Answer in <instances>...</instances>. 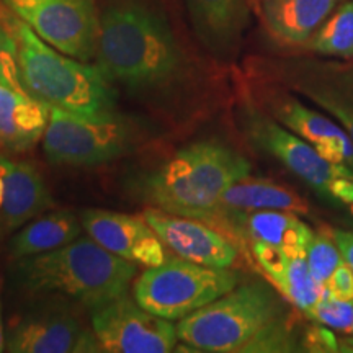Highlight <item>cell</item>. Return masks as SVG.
Instances as JSON below:
<instances>
[{
  "label": "cell",
  "instance_id": "obj_2",
  "mask_svg": "<svg viewBox=\"0 0 353 353\" xmlns=\"http://www.w3.org/2000/svg\"><path fill=\"white\" fill-rule=\"evenodd\" d=\"M95 57L110 81L136 94L164 90L183 72V54L170 26L139 3L101 13Z\"/></svg>",
  "mask_w": 353,
  "mask_h": 353
},
{
  "label": "cell",
  "instance_id": "obj_5",
  "mask_svg": "<svg viewBox=\"0 0 353 353\" xmlns=\"http://www.w3.org/2000/svg\"><path fill=\"white\" fill-rule=\"evenodd\" d=\"M136 275V263L112 254L90 236L15 263L17 281L25 290L61 294L87 309L121 296Z\"/></svg>",
  "mask_w": 353,
  "mask_h": 353
},
{
  "label": "cell",
  "instance_id": "obj_30",
  "mask_svg": "<svg viewBox=\"0 0 353 353\" xmlns=\"http://www.w3.org/2000/svg\"><path fill=\"white\" fill-rule=\"evenodd\" d=\"M332 234L334 241L337 242L339 249L345 259V262L353 268V231H347V229H339L332 228L329 229Z\"/></svg>",
  "mask_w": 353,
  "mask_h": 353
},
{
  "label": "cell",
  "instance_id": "obj_9",
  "mask_svg": "<svg viewBox=\"0 0 353 353\" xmlns=\"http://www.w3.org/2000/svg\"><path fill=\"white\" fill-rule=\"evenodd\" d=\"M242 128L255 148L272 156L329 203L335 182L352 170L347 165L325 161L314 145L286 130L268 113L250 105L242 110Z\"/></svg>",
  "mask_w": 353,
  "mask_h": 353
},
{
  "label": "cell",
  "instance_id": "obj_10",
  "mask_svg": "<svg viewBox=\"0 0 353 353\" xmlns=\"http://www.w3.org/2000/svg\"><path fill=\"white\" fill-rule=\"evenodd\" d=\"M6 350L12 353H99L103 352L92 324L63 298H51L10 327Z\"/></svg>",
  "mask_w": 353,
  "mask_h": 353
},
{
  "label": "cell",
  "instance_id": "obj_33",
  "mask_svg": "<svg viewBox=\"0 0 353 353\" xmlns=\"http://www.w3.org/2000/svg\"><path fill=\"white\" fill-rule=\"evenodd\" d=\"M343 221H345L348 229H352V231H353V206H350V208L345 210V216H343Z\"/></svg>",
  "mask_w": 353,
  "mask_h": 353
},
{
  "label": "cell",
  "instance_id": "obj_27",
  "mask_svg": "<svg viewBox=\"0 0 353 353\" xmlns=\"http://www.w3.org/2000/svg\"><path fill=\"white\" fill-rule=\"evenodd\" d=\"M0 83L17 88V90H23L20 82L19 46L3 17L2 3H0Z\"/></svg>",
  "mask_w": 353,
  "mask_h": 353
},
{
  "label": "cell",
  "instance_id": "obj_20",
  "mask_svg": "<svg viewBox=\"0 0 353 353\" xmlns=\"http://www.w3.org/2000/svg\"><path fill=\"white\" fill-rule=\"evenodd\" d=\"M51 107L23 90L0 83V145L20 152L43 139Z\"/></svg>",
  "mask_w": 353,
  "mask_h": 353
},
{
  "label": "cell",
  "instance_id": "obj_14",
  "mask_svg": "<svg viewBox=\"0 0 353 353\" xmlns=\"http://www.w3.org/2000/svg\"><path fill=\"white\" fill-rule=\"evenodd\" d=\"M283 77L291 90L329 114L353 141V63L304 61L286 68Z\"/></svg>",
  "mask_w": 353,
  "mask_h": 353
},
{
  "label": "cell",
  "instance_id": "obj_15",
  "mask_svg": "<svg viewBox=\"0 0 353 353\" xmlns=\"http://www.w3.org/2000/svg\"><path fill=\"white\" fill-rule=\"evenodd\" d=\"M83 231L118 257L144 267H157L169 260L164 242L144 218L107 210H83Z\"/></svg>",
  "mask_w": 353,
  "mask_h": 353
},
{
  "label": "cell",
  "instance_id": "obj_12",
  "mask_svg": "<svg viewBox=\"0 0 353 353\" xmlns=\"http://www.w3.org/2000/svg\"><path fill=\"white\" fill-rule=\"evenodd\" d=\"M143 218L179 257L216 268H231L239 259V249L231 237L205 221L159 208L145 210Z\"/></svg>",
  "mask_w": 353,
  "mask_h": 353
},
{
  "label": "cell",
  "instance_id": "obj_18",
  "mask_svg": "<svg viewBox=\"0 0 353 353\" xmlns=\"http://www.w3.org/2000/svg\"><path fill=\"white\" fill-rule=\"evenodd\" d=\"M250 252L268 281L291 306L304 314L319 301L325 286L314 280L306 255H291L280 247L263 242L250 244Z\"/></svg>",
  "mask_w": 353,
  "mask_h": 353
},
{
  "label": "cell",
  "instance_id": "obj_31",
  "mask_svg": "<svg viewBox=\"0 0 353 353\" xmlns=\"http://www.w3.org/2000/svg\"><path fill=\"white\" fill-rule=\"evenodd\" d=\"M339 353H353V334L339 337Z\"/></svg>",
  "mask_w": 353,
  "mask_h": 353
},
{
  "label": "cell",
  "instance_id": "obj_16",
  "mask_svg": "<svg viewBox=\"0 0 353 353\" xmlns=\"http://www.w3.org/2000/svg\"><path fill=\"white\" fill-rule=\"evenodd\" d=\"M211 226L231 239L276 245L291 255H306L309 242L314 236L312 228L299 214L276 210L221 216Z\"/></svg>",
  "mask_w": 353,
  "mask_h": 353
},
{
  "label": "cell",
  "instance_id": "obj_25",
  "mask_svg": "<svg viewBox=\"0 0 353 353\" xmlns=\"http://www.w3.org/2000/svg\"><path fill=\"white\" fill-rule=\"evenodd\" d=\"M306 260L317 283L325 286L332 273L343 262V255L330 231L314 232L307 245Z\"/></svg>",
  "mask_w": 353,
  "mask_h": 353
},
{
  "label": "cell",
  "instance_id": "obj_29",
  "mask_svg": "<svg viewBox=\"0 0 353 353\" xmlns=\"http://www.w3.org/2000/svg\"><path fill=\"white\" fill-rule=\"evenodd\" d=\"M325 288H327L330 296L353 303V268L345 262V259L329 278Z\"/></svg>",
  "mask_w": 353,
  "mask_h": 353
},
{
  "label": "cell",
  "instance_id": "obj_28",
  "mask_svg": "<svg viewBox=\"0 0 353 353\" xmlns=\"http://www.w3.org/2000/svg\"><path fill=\"white\" fill-rule=\"evenodd\" d=\"M301 352L339 353V337L332 329L312 322L301 335Z\"/></svg>",
  "mask_w": 353,
  "mask_h": 353
},
{
  "label": "cell",
  "instance_id": "obj_23",
  "mask_svg": "<svg viewBox=\"0 0 353 353\" xmlns=\"http://www.w3.org/2000/svg\"><path fill=\"white\" fill-rule=\"evenodd\" d=\"M82 229L81 216H76L72 211L44 213L20 228L10 239L8 250L15 260L50 252L81 237Z\"/></svg>",
  "mask_w": 353,
  "mask_h": 353
},
{
  "label": "cell",
  "instance_id": "obj_32",
  "mask_svg": "<svg viewBox=\"0 0 353 353\" xmlns=\"http://www.w3.org/2000/svg\"><path fill=\"white\" fill-rule=\"evenodd\" d=\"M6 350V337H3V327H2V299H0V352Z\"/></svg>",
  "mask_w": 353,
  "mask_h": 353
},
{
  "label": "cell",
  "instance_id": "obj_8",
  "mask_svg": "<svg viewBox=\"0 0 353 353\" xmlns=\"http://www.w3.org/2000/svg\"><path fill=\"white\" fill-rule=\"evenodd\" d=\"M43 41L81 61L97 56L100 17L95 0H0Z\"/></svg>",
  "mask_w": 353,
  "mask_h": 353
},
{
  "label": "cell",
  "instance_id": "obj_26",
  "mask_svg": "<svg viewBox=\"0 0 353 353\" xmlns=\"http://www.w3.org/2000/svg\"><path fill=\"white\" fill-rule=\"evenodd\" d=\"M304 316L311 322L332 329L334 332L342 335L353 334V303L330 296L327 288H324L319 301L304 312Z\"/></svg>",
  "mask_w": 353,
  "mask_h": 353
},
{
  "label": "cell",
  "instance_id": "obj_1",
  "mask_svg": "<svg viewBox=\"0 0 353 353\" xmlns=\"http://www.w3.org/2000/svg\"><path fill=\"white\" fill-rule=\"evenodd\" d=\"M179 341L195 352H301V335L286 299L265 281H245L183 317Z\"/></svg>",
  "mask_w": 353,
  "mask_h": 353
},
{
  "label": "cell",
  "instance_id": "obj_34",
  "mask_svg": "<svg viewBox=\"0 0 353 353\" xmlns=\"http://www.w3.org/2000/svg\"><path fill=\"white\" fill-rule=\"evenodd\" d=\"M3 193H6V182H3V174L0 170V206L3 203Z\"/></svg>",
  "mask_w": 353,
  "mask_h": 353
},
{
  "label": "cell",
  "instance_id": "obj_11",
  "mask_svg": "<svg viewBox=\"0 0 353 353\" xmlns=\"http://www.w3.org/2000/svg\"><path fill=\"white\" fill-rule=\"evenodd\" d=\"M90 324L108 353H169L179 342L174 322L149 312L126 293L90 309Z\"/></svg>",
  "mask_w": 353,
  "mask_h": 353
},
{
  "label": "cell",
  "instance_id": "obj_4",
  "mask_svg": "<svg viewBox=\"0 0 353 353\" xmlns=\"http://www.w3.org/2000/svg\"><path fill=\"white\" fill-rule=\"evenodd\" d=\"M3 17L19 46L20 82L26 94L70 113L100 114L117 110V88L99 64L52 48L6 6Z\"/></svg>",
  "mask_w": 353,
  "mask_h": 353
},
{
  "label": "cell",
  "instance_id": "obj_7",
  "mask_svg": "<svg viewBox=\"0 0 353 353\" xmlns=\"http://www.w3.org/2000/svg\"><path fill=\"white\" fill-rule=\"evenodd\" d=\"M239 283L241 275L236 270L206 267L180 257L141 273L132 285V296L152 314L180 321Z\"/></svg>",
  "mask_w": 353,
  "mask_h": 353
},
{
  "label": "cell",
  "instance_id": "obj_22",
  "mask_svg": "<svg viewBox=\"0 0 353 353\" xmlns=\"http://www.w3.org/2000/svg\"><path fill=\"white\" fill-rule=\"evenodd\" d=\"M198 34L214 52H229L237 46L249 25L247 0H187Z\"/></svg>",
  "mask_w": 353,
  "mask_h": 353
},
{
  "label": "cell",
  "instance_id": "obj_13",
  "mask_svg": "<svg viewBox=\"0 0 353 353\" xmlns=\"http://www.w3.org/2000/svg\"><path fill=\"white\" fill-rule=\"evenodd\" d=\"M265 110L286 130L307 141L325 161L353 170V141L329 114L307 107L294 95L268 92L263 95Z\"/></svg>",
  "mask_w": 353,
  "mask_h": 353
},
{
  "label": "cell",
  "instance_id": "obj_21",
  "mask_svg": "<svg viewBox=\"0 0 353 353\" xmlns=\"http://www.w3.org/2000/svg\"><path fill=\"white\" fill-rule=\"evenodd\" d=\"M263 210L290 211V213H296L299 216L311 214L309 203L298 193H294L293 190L280 183L270 182V180L252 179L249 175L231 185L223 193L218 206L205 223L211 224L214 219L226 214L252 213V211Z\"/></svg>",
  "mask_w": 353,
  "mask_h": 353
},
{
  "label": "cell",
  "instance_id": "obj_3",
  "mask_svg": "<svg viewBox=\"0 0 353 353\" xmlns=\"http://www.w3.org/2000/svg\"><path fill=\"white\" fill-rule=\"evenodd\" d=\"M250 170V162L228 144L196 141L141 176L138 192L152 208L206 221L223 193Z\"/></svg>",
  "mask_w": 353,
  "mask_h": 353
},
{
  "label": "cell",
  "instance_id": "obj_19",
  "mask_svg": "<svg viewBox=\"0 0 353 353\" xmlns=\"http://www.w3.org/2000/svg\"><path fill=\"white\" fill-rule=\"evenodd\" d=\"M341 0H260L263 23L278 43L303 46Z\"/></svg>",
  "mask_w": 353,
  "mask_h": 353
},
{
  "label": "cell",
  "instance_id": "obj_6",
  "mask_svg": "<svg viewBox=\"0 0 353 353\" xmlns=\"http://www.w3.org/2000/svg\"><path fill=\"white\" fill-rule=\"evenodd\" d=\"M144 139L143 123L117 110L82 114L51 108L43 151L54 165L95 167L132 152Z\"/></svg>",
  "mask_w": 353,
  "mask_h": 353
},
{
  "label": "cell",
  "instance_id": "obj_24",
  "mask_svg": "<svg viewBox=\"0 0 353 353\" xmlns=\"http://www.w3.org/2000/svg\"><path fill=\"white\" fill-rule=\"evenodd\" d=\"M311 51L321 56L353 57V0L345 2L322 26L306 44Z\"/></svg>",
  "mask_w": 353,
  "mask_h": 353
},
{
  "label": "cell",
  "instance_id": "obj_17",
  "mask_svg": "<svg viewBox=\"0 0 353 353\" xmlns=\"http://www.w3.org/2000/svg\"><path fill=\"white\" fill-rule=\"evenodd\" d=\"M0 170L6 182L0 206V232L10 234L46 213L54 200L41 172L28 161H10L0 156Z\"/></svg>",
  "mask_w": 353,
  "mask_h": 353
}]
</instances>
